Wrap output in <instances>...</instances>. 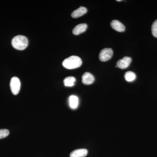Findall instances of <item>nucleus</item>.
I'll list each match as a JSON object with an SVG mask.
<instances>
[{"label":"nucleus","mask_w":157,"mask_h":157,"mask_svg":"<svg viewBox=\"0 0 157 157\" xmlns=\"http://www.w3.org/2000/svg\"><path fill=\"white\" fill-rule=\"evenodd\" d=\"M87 154L88 151L86 149H78L72 151L70 153V157H85Z\"/></svg>","instance_id":"nucleus-8"},{"label":"nucleus","mask_w":157,"mask_h":157,"mask_svg":"<svg viewBox=\"0 0 157 157\" xmlns=\"http://www.w3.org/2000/svg\"><path fill=\"white\" fill-rule=\"evenodd\" d=\"M87 28V25L85 23L80 24L75 26L73 30V34L75 35H78L84 33Z\"/></svg>","instance_id":"nucleus-10"},{"label":"nucleus","mask_w":157,"mask_h":157,"mask_svg":"<svg viewBox=\"0 0 157 157\" xmlns=\"http://www.w3.org/2000/svg\"><path fill=\"white\" fill-rule=\"evenodd\" d=\"M10 88L11 92L14 95L18 94L20 90L21 82L17 77H12L10 81Z\"/></svg>","instance_id":"nucleus-3"},{"label":"nucleus","mask_w":157,"mask_h":157,"mask_svg":"<svg viewBox=\"0 0 157 157\" xmlns=\"http://www.w3.org/2000/svg\"><path fill=\"white\" fill-rule=\"evenodd\" d=\"M82 64V61L79 57L73 56L65 59L63 62L65 68L70 70L79 67Z\"/></svg>","instance_id":"nucleus-1"},{"label":"nucleus","mask_w":157,"mask_h":157,"mask_svg":"<svg viewBox=\"0 0 157 157\" xmlns=\"http://www.w3.org/2000/svg\"><path fill=\"white\" fill-rule=\"evenodd\" d=\"M117 1V2H121V0H118V1Z\"/></svg>","instance_id":"nucleus-16"},{"label":"nucleus","mask_w":157,"mask_h":157,"mask_svg":"<svg viewBox=\"0 0 157 157\" xmlns=\"http://www.w3.org/2000/svg\"><path fill=\"white\" fill-rule=\"evenodd\" d=\"M94 77L91 73L86 72L82 75V82L85 85H90L92 84L94 81Z\"/></svg>","instance_id":"nucleus-6"},{"label":"nucleus","mask_w":157,"mask_h":157,"mask_svg":"<svg viewBox=\"0 0 157 157\" xmlns=\"http://www.w3.org/2000/svg\"><path fill=\"white\" fill-rule=\"evenodd\" d=\"M69 105L70 108L75 109L78 107V99L77 96L72 95L70 96L69 99Z\"/></svg>","instance_id":"nucleus-11"},{"label":"nucleus","mask_w":157,"mask_h":157,"mask_svg":"<svg viewBox=\"0 0 157 157\" xmlns=\"http://www.w3.org/2000/svg\"><path fill=\"white\" fill-rule=\"evenodd\" d=\"M76 78L73 76H69L65 78L64 80V84L66 86L72 87L75 85Z\"/></svg>","instance_id":"nucleus-12"},{"label":"nucleus","mask_w":157,"mask_h":157,"mask_svg":"<svg viewBox=\"0 0 157 157\" xmlns=\"http://www.w3.org/2000/svg\"><path fill=\"white\" fill-rule=\"evenodd\" d=\"M87 10L86 8L84 7H80L78 9L73 11L71 14V16L73 18H78L81 17L82 15L87 13Z\"/></svg>","instance_id":"nucleus-9"},{"label":"nucleus","mask_w":157,"mask_h":157,"mask_svg":"<svg viewBox=\"0 0 157 157\" xmlns=\"http://www.w3.org/2000/svg\"><path fill=\"white\" fill-rule=\"evenodd\" d=\"M132 61V59L130 57H124L123 58L118 61L116 67L121 69H126L130 66Z\"/></svg>","instance_id":"nucleus-5"},{"label":"nucleus","mask_w":157,"mask_h":157,"mask_svg":"<svg viewBox=\"0 0 157 157\" xmlns=\"http://www.w3.org/2000/svg\"><path fill=\"white\" fill-rule=\"evenodd\" d=\"M151 31L154 36L157 38V20L155 21L152 25Z\"/></svg>","instance_id":"nucleus-14"},{"label":"nucleus","mask_w":157,"mask_h":157,"mask_svg":"<svg viewBox=\"0 0 157 157\" xmlns=\"http://www.w3.org/2000/svg\"><path fill=\"white\" fill-rule=\"evenodd\" d=\"M124 77L127 81L130 82L135 80L136 78V75L132 71H128L125 74Z\"/></svg>","instance_id":"nucleus-13"},{"label":"nucleus","mask_w":157,"mask_h":157,"mask_svg":"<svg viewBox=\"0 0 157 157\" xmlns=\"http://www.w3.org/2000/svg\"><path fill=\"white\" fill-rule=\"evenodd\" d=\"M113 51L111 48H105L102 49L99 54V59L102 62H106L111 58Z\"/></svg>","instance_id":"nucleus-4"},{"label":"nucleus","mask_w":157,"mask_h":157,"mask_svg":"<svg viewBox=\"0 0 157 157\" xmlns=\"http://www.w3.org/2000/svg\"><path fill=\"white\" fill-rule=\"evenodd\" d=\"M9 134V131L8 129H1L0 130V139L7 137Z\"/></svg>","instance_id":"nucleus-15"},{"label":"nucleus","mask_w":157,"mask_h":157,"mask_svg":"<svg viewBox=\"0 0 157 157\" xmlns=\"http://www.w3.org/2000/svg\"><path fill=\"white\" fill-rule=\"evenodd\" d=\"M111 26L113 29L119 32H124L125 30V26L119 21L117 20L112 21L111 22Z\"/></svg>","instance_id":"nucleus-7"},{"label":"nucleus","mask_w":157,"mask_h":157,"mask_svg":"<svg viewBox=\"0 0 157 157\" xmlns=\"http://www.w3.org/2000/svg\"><path fill=\"white\" fill-rule=\"evenodd\" d=\"M28 39L23 36H16L11 41L12 46L15 49L19 50H24L28 45Z\"/></svg>","instance_id":"nucleus-2"}]
</instances>
